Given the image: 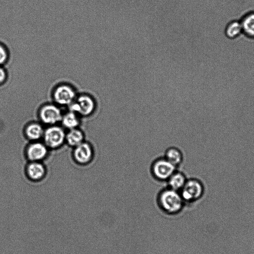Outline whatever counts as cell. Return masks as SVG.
Returning <instances> with one entry per match:
<instances>
[{"mask_svg": "<svg viewBox=\"0 0 254 254\" xmlns=\"http://www.w3.org/2000/svg\"><path fill=\"white\" fill-rule=\"evenodd\" d=\"M165 158L177 167L182 162L183 156L179 149L172 147L166 151Z\"/></svg>", "mask_w": 254, "mask_h": 254, "instance_id": "cell-15", "label": "cell"}, {"mask_svg": "<svg viewBox=\"0 0 254 254\" xmlns=\"http://www.w3.org/2000/svg\"><path fill=\"white\" fill-rule=\"evenodd\" d=\"M7 58L8 54L5 48L0 44V65L4 64Z\"/></svg>", "mask_w": 254, "mask_h": 254, "instance_id": "cell-18", "label": "cell"}, {"mask_svg": "<svg viewBox=\"0 0 254 254\" xmlns=\"http://www.w3.org/2000/svg\"><path fill=\"white\" fill-rule=\"evenodd\" d=\"M66 134L62 128L52 125L47 128L43 135L45 145L51 148L62 145L65 140Z\"/></svg>", "mask_w": 254, "mask_h": 254, "instance_id": "cell-4", "label": "cell"}, {"mask_svg": "<svg viewBox=\"0 0 254 254\" xmlns=\"http://www.w3.org/2000/svg\"><path fill=\"white\" fill-rule=\"evenodd\" d=\"M204 191L203 185L199 180L190 179L187 180L185 185L179 192L185 202H191L200 199Z\"/></svg>", "mask_w": 254, "mask_h": 254, "instance_id": "cell-2", "label": "cell"}, {"mask_svg": "<svg viewBox=\"0 0 254 254\" xmlns=\"http://www.w3.org/2000/svg\"><path fill=\"white\" fill-rule=\"evenodd\" d=\"M6 78V73L5 70L0 66V85L5 81Z\"/></svg>", "mask_w": 254, "mask_h": 254, "instance_id": "cell-19", "label": "cell"}, {"mask_svg": "<svg viewBox=\"0 0 254 254\" xmlns=\"http://www.w3.org/2000/svg\"><path fill=\"white\" fill-rule=\"evenodd\" d=\"M83 140V134L81 131L76 128L69 129L66 134L65 140L71 146L76 147L82 142Z\"/></svg>", "mask_w": 254, "mask_h": 254, "instance_id": "cell-14", "label": "cell"}, {"mask_svg": "<svg viewBox=\"0 0 254 254\" xmlns=\"http://www.w3.org/2000/svg\"><path fill=\"white\" fill-rule=\"evenodd\" d=\"M158 203L165 212L174 214L181 211L185 201L179 191L168 188L162 190L159 194Z\"/></svg>", "mask_w": 254, "mask_h": 254, "instance_id": "cell-1", "label": "cell"}, {"mask_svg": "<svg viewBox=\"0 0 254 254\" xmlns=\"http://www.w3.org/2000/svg\"><path fill=\"white\" fill-rule=\"evenodd\" d=\"M240 21L243 32L250 37H254V12L246 14Z\"/></svg>", "mask_w": 254, "mask_h": 254, "instance_id": "cell-13", "label": "cell"}, {"mask_svg": "<svg viewBox=\"0 0 254 254\" xmlns=\"http://www.w3.org/2000/svg\"><path fill=\"white\" fill-rule=\"evenodd\" d=\"M225 34L230 38H234L243 32L241 21L234 20L230 22L225 29Z\"/></svg>", "mask_w": 254, "mask_h": 254, "instance_id": "cell-16", "label": "cell"}, {"mask_svg": "<svg viewBox=\"0 0 254 254\" xmlns=\"http://www.w3.org/2000/svg\"><path fill=\"white\" fill-rule=\"evenodd\" d=\"M176 166L166 158H159L155 161L151 167L153 176L160 181L167 180L176 171Z\"/></svg>", "mask_w": 254, "mask_h": 254, "instance_id": "cell-3", "label": "cell"}, {"mask_svg": "<svg viewBox=\"0 0 254 254\" xmlns=\"http://www.w3.org/2000/svg\"><path fill=\"white\" fill-rule=\"evenodd\" d=\"M61 121L63 126L69 129L76 128L79 123L76 114L71 111L63 116Z\"/></svg>", "mask_w": 254, "mask_h": 254, "instance_id": "cell-17", "label": "cell"}, {"mask_svg": "<svg viewBox=\"0 0 254 254\" xmlns=\"http://www.w3.org/2000/svg\"><path fill=\"white\" fill-rule=\"evenodd\" d=\"M44 130L42 126L37 123L28 125L25 129L26 136L32 140H37L43 136Z\"/></svg>", "mask_w": 254, "mask_h": 254, "instance_id": "cell-12", "label": "cell"}, {"mask_svg": "<svg viewBox=\"0 0 254 254\" xmlns=\"http://www.w3.org/2000/svg\"><path fill=\"white\" fill-rule=\"evenodd\" d=\"M69 106L70 111L82 116H88L94 111L95 102L91 97L83 95L78 97Z\"/></svg>", "mask_w": 254, "mask_h": 254, "instance_id": "cell-5", "label": "cell"}, {"mask_svg": "<svg viewBox=\"0 0 254 254\" xmlns=\"http://www.w3.org/2000/svg\"><path fill=\"white\" fill-rule=\"evenodd\" d=\"M47 146L42 143L35 142L31 144L27 148L26 154L32 162H39L43 159L48 153Z\"/></svg>", "mask_w": 254, "mask_h": 254, "instance_id": "cell-8", "label": "cell"}, {"mask_svg": "<svg viewBox=\"0 0 254 254\" xmlns=\"http://www.w3.org/2000/svg\"><path fill=\"white\" fill-rule=\"evenodd\" d=\"M75 92L72 87L67 85L58 86L54 90L53 98L61 105H69L75 100Z\"/></svg>", "mask_w": 254, "mask_h": 254, "instance_id": "cell-7", "label": "cell"}, {"mask_svg": "<svg viewBox=\"0 0 254 254\" xmlns=\"http://www.w3.org/2000/svg\"><path fill=\"white\" fill-rule=\"evenodd\" d=\"M45 172L44 166L39 162H31L27 168V174L33 180L42 179L44 176Z\"/></svg>", "mask_w": 254, "mask_h": 254, "instance_id": "cell-11", "label": "cell"}, {"mask_svg": "<svg viewBox=\"0 0 254 254\" xmlns=\"http://www.w3.org/2000/svg\"><path fill=\"white\" fill-rule=\"evenodd\" d=\"M92 148L88 143L82 142L75 147L73 151L74 159L80 164L88 163L93 157Z\"/></svg>", "mask_w": 254, "mask_h": 254, "instance_id": "cell-9", "label": "cell"}, {"mask_svg": "<svg viewBox=\"0 0 254 254\" xmlns=\"http://www.w3.org/2000/svg\"><path fill=\"white\" fill-rule=\"evenodd\" d=\"M39 116L43 123L51 126L61 121L63 117L60 108L53 104H47L42 107Z\"/></svg>", "mask_w": 254, "mask_h": 254, "instance_id": "cell-6", "label": "cell"}, {"mask_svg": "<svg viewBox=\"0 0 254 254\" xmlns=\"http://www.w3.org/2000/svg\"><path fill=\"white\" fill-rule=\"evenodd\" d=\"M185 175L180 172H175L167 180L169 188L180 191L187 181Z\"/></svg>", "mask_w": 254, "mask_h": 254, "instance_id": "cell-10", "label": "cell"}]
</instances>
